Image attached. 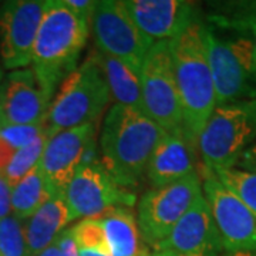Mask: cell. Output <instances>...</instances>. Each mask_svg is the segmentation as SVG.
Returning <instances> with one entry per match:
<instances>
[{"mask_svg":"<svg viewBox=\"0 0 256 256\" xmlns=\"http://www.w3.org/2000/svg\"><path fill=\"white\" fill-rule=\"evenodd\" d=\"M92 54L108 84L111 97L116 98L117 104L144 112L140 77L137 74L132 73L127 66H124L118 60L101 53L100 50Z\"/></svg>","mask_w":256,"mask_h":256,"instance_id":"ffe728a7","label":"cell"},{"mask_svg":"<svg viewBox=\"0 0 256 256\" xmlns=\"http://www.w3.org/2000/svg\"><path fill=\"white\" fill-rule=\"evenodd\" d=\"M204 38L215 87L216 107L240 101L244 97H248V100L255 98L256 88L250 84L255 77L239 62L229 40L220 38L206 26L204 28Z\"/></svg>","mask_w":256,"mask_h":256,"instance_id":"9a60e30c","label":"cell"},{"mask_svg":"<svg viewBox=\"0 0 256 256\" xmlns=\"http://www.w3.org/2000/svg\"><path fill=\"white\" fill-rule=\"evenodd\" d=\"M70 220L63 196H52L23 224L28 256H37L58 239Z\"/></svg>","mask_w":256,"mask_h":256,"instance_id":"ac0fdd59","label":"cell"},{"mask_svg":"<svg viewBox=\"0 0 256 256\" xmlns=\"http://www.w3.org/2000/svg\"><path fill=\"white\" fill-rule=\"evenodd\" d=\"M12 214V186L3 175H0V220Z\"/></svg>","mask_w":256,"mask_h":256,"instance_id":"f1b7e54d","label":"cell"},{"mask_svg":"<svg viewBox=\"0 0 256 256\" xmlns=\"http://www.w3.org/2000/svg\"><path fill=\"white\" fill-rule=\"evenodd\" d=\"M140 32L152 43L172 40L198 22L196 8L184 0H126Z\"/></svg>","mask_w":256,"mask_h":256,"instance_id":"2e32d148","label":"cell"},{"mask_svg":"<svg viewBox=\"0 0 256 256\" xmlns=\"http://www.w3.org/2000/svg\"><path fill=\"white\" fill-rule=\"evenodd\" d=\"M46 178L37 165L18 185L12 188V214L18 220H28L36 214L50 198Z\"/></svg>","mask_w":256,"mask_h":256,"instance_id":"44dd1931","label":"cell"},{"mask_svg":"<svg viewBox=\"0 0 256 256\" xmlns=\"http://www.w3.org/2000/svg\"><path fill=\"white\" fill-rule=\"evenodd\" d=\"M111 256H142L136 216L126 206H117L97 216Z\"/></svg>","mask_w":256,"mask_h":256,"instance_id":"d6986e66","label":"cell"},{"mask_svg":"<svg viewBox=\"0 0 256 256\" xmlns=\"http://www.w3.org/2000/svg\"><path fill=\"white\" fill-rule=\"evenodd\" d=\"M37 256H62L60 255V248H58V242L56 240L54 244H52L50 246L46 248L43 252H40Z\"/></svg>","mask_w":256,"mask_h":256,"instance_id":"d6a6232c","label":"cell"},{"mask_svg":"<svg viewBox=\"0 0 256 256\" xmlns=\"http://www.w3.org/2000/svg\"><path fill=\"white\" fill-rule=\"evenodd\" d=\"M44 10V0H13L0 8V56L6 68L18 70L32 64Z\"/></svg>","mask_w":256,"mask_h":256,"instance_id":"8fae6325","label":"cell"},{"mask_svg":"<svg viewBox=\"0 0 256 256\" xmlns=\"http://www.w3.org/2000/svg\"><path fill=\"white\" fill-rule=\"evenodd\" d=\"M246 32L252 34V40H254V57H255V77H256V10L250 14V18L248 20Z\"/></svg>","mask_w":256,"mask_h":256,"instance_id":"1f68e13d","label":"cell"},{"mask_svg":"<svg viewBox=\"0 0 256 256\" xmlns=\"http://www.w3.org/2000/svg\"><path fill=\"white\" fill-rule=\"evenodd\" d=\"M144 114L165 132L184 131L181 100L176 88L170 40L156 42L140 73Z\"/></svg>","mask_w":256,"mask_h":256,"instance_id":"8992f818","label":"cell"},{"mask_svg":"<svg viewBox=\"0 0 256 256\" xmlns=\"http://www.w3.org/2000/svg\"><path fill=\"white\" fill-rule=\"evenodd\" d=\"M53 97L32 67L13 70L0 82V126L46 122Z\"/></svg>","mask_w":256,"mask_h":256,"instance_id":"7c38bea8","label":"cell"},{"mask_svg":"<svg viewBox=\"0 0 256 256\" xmlns=\"http://www.w3.org/2000/svg\"><path fill=\"white\" fill-rule=\"evenodd\" d=\"M110 98L108 84L92 54L60 84L47 114L48 132L54 134L84 124H96Z\"/></svg>","mask_w":256,"mask_h":256,"instance_id":"277c9868","label":"cell"},{"mask_svg":"<svg viewBox=\"0 0 256 256\" xmlns=\"http://www.w3.org/2000/svg\"><path fill=\"white\" fill-rule=\"evenodd\" d=\"M47 131V124H28V126H0V137L16 151L28 146L38 136Z\"/></svg>","mask_w":256,"mask_h":256,"instance_id":"484cf974","label":"cell"},{"mask_svg":"<svg viewBox=\"0 0 256 256\" xmlns=\"http://www.w3.org/2000/svg\"><path fill=\"white\" fill-rule=\"evenodd\" d=\"M0 256H28L23 222L13 215L0 220Z\"/></svg>","mask_w":256,"mask_h":256,"instance_id":"cb8c5ba5","label":"cell"},{"mask_svg":"<svg viewBox=\"0 0 256 256\" xmlns=\"http://www.w3.org/2000/svg\"><path fill=\"white\" fill-rule=\"evenodd\" d=\"M16 150L13 146H10L3 138L0 137V175L6 171V168L9 166L12 158L14 156Z\"/></svg>","mask_w":256,"mask_h":256,"instance_id":"4dcf8cb0","label":"cell"},{"mask_svg":"<svg viewBox=\"0 0 256 256\" xmlns=\"http://www.w3.org/2000/svg\"><path fill=\"white\" fill-rule=\"evenodd\" d=\"M146 171L152 188L174 184L196 172L194 146L184 131L165 132L150 158Z\"/></svg>","mask_w":256,"mask_h":256,"instance_id":"e0dca14e","label":"cell"},{"mask_svg":"<svg viewBox=\"0 0 256 256\" xmlns=\"http://www.w3.org/2000/svg\"><path fill=\"white\" fill-rule=\"evenodd\" d=\"M0 82H2V72H0Z\"/></svg>","mask_w":256,"mask_h":256,"instance_id":"d590c367","label":"cell"},{"mask_svg":"<svg viewBox=\"0 0 256 256\" xmlns=\"http://www.w3.org/2000/svg\"><path fill=\"white\" fill-rule=\"evenodd\" d=\"M50 136L52 134L47 130L42 136H38L34 141H32L28 146H23L14 152V156L12 158L9 166L3 172V176L6 178V181L9 182L12 188L14 185H18L32 170H34L37 165L40 164L44 146H46L47 140Z\"/></svg>","mask_w":256,"mask_h":256,"instance_id":"7402d4cb","label":"cell"},{"mask_svg":"<svg viewBox=\"0 0 256 256\" xmlns=\"http://www.w3.org/2000/svg\"><path fill=\"white\" fill-rule=\"evenodd\" d=\"M72 229L77 248H98L110 252L98 218H86L72 226Z\"/></svg>","mask_w":256,"mask_h":256,"instance_id":"d4e9b609","label":"cell"},{"mask_svg":"<svg viewBox=\"0 0 256 256\" xmlns=\"http://www.w3.org/2000/svg\"><path fill=\"white\" fill-rule=\"evenodd\" d=\"M164 136L144 112L114 104L101 128V165L121 188L134 186Z\"/></svg>","mask_w":256,"mask_h":256,"instance_id":"6da1fadb","label":"cell"},{"mask_svg":"<svg viewBox=\"0 0 256 256\" xmlns=\"http://www.w3.org/2000/svg\"><path fill=\"white\" fill-rule=\"evenodd\" d=\"M142 256H176L171 252H165V250H154L151 254H142Z\"/></svg>","mask_w":256,"mask_h":256,"instance_id":"836d02e7","label":"cell"},{"mask_svg":"<svg viewBox=\"0 0 256 256\" xmlns=\"http://www.w3.org/2000/svg\"><path fill=\"white\" fill-rule=\"evenodd\" d=\"M204 28L198 20L170 40L175 82L182 107L184 132L194 146H198L200 134L216 108Z\"/></svg>","mask_w":256,"mask_h":256,"instance_id":"7a4b0ae2","label":"cell"},{"mask_svg":"<svg viewBox=\"0 0 256 256\" xmlns=\"http://www.w3.org/2000/svg\"><path fill=\"white\" fill-rule=\"evenodd\" d=\"M235 256H256V252L255 254H246V255H235Z\"/></svg>","mask_w":256,"mask_h":256,"instance_id":"e575fe53","label":"cell"},{"mask_svg":"<svg viewBox=\"0 0 256 256\" xmlns=\"http://www.w3.org/2000/svg\"><path fill=\"white\" fill-rule=\"evenodd\" d=\"M204 196L210 205L222 246L232 255L256 252V214L204 168Z\"/></svg>","mask_w":256,"mask_h":256,"instance_id":"9c48e42d","label":"cell"},{"mask_svg":"<svg viewBox=\"0 0 256 256\" xmlns=\"http://www.w3.org/2000/svg\"><path fill=\"white\" fill-rule=\"evenodd\" d=\"M256 141V98L216 107L198 138L204 168L210 172L234 168Z\"/></svg>","mask_w":256,"mask_h":256,"instance_id":"5b68a950","label":"cell"},{"mask_svg":"<svg viewBox=\"0 0 256 256\" xmlns=\"http://www.w3.org/2000/svg\"><path fill=\"white\" fill-rule=\"evenodd\" d=\"M58 248H60V255L62 256H78V248L74 239L73 229H64L57 239Z\"/></svg>","mask_w":256,"mask_h":256,"instance_id":"83f0119b","label":"cell"},{"mask_svg":"<svg viewBox=\"0 0 256 256\" xmlns=\"http://www.w3.org/2000/svg\"><path fill=\"white\" fill-rule=\"evenodd\" d=\"M92 26L101 53L121 62L140 77L146 53L154 43L140 32L124 2H97Z\"/></svg>","mask_w":256,"mask_h":256,"instance_id":"52a82bcc","label":"cell"},{"mask_svg":"<svg viewBox=\"0 0 256 256\" xmlns=\"http://www.w3.org/2000/svg\"><path fill=\"white\" fill-rule=\"evenodd\" d=\"M198 174L146 191L138 204V229L148 245L162 242L192 205L201 198Z\"/></svg>","mask_w":256,"mask_h":256,"instance_id":"ba28073f","label":"cell"},{"mask_svg":"<svg viewBox=\"0 0 256 256\" xmlns=\"http://www.w3.org/2000/svg\"><path fill=\"white\" fill-rule=\"evenodd\" d=\"M63 2L77 18L92 26V18L97 8V2L94 0H63Z\"/></svg>","mask_w":256,"mask_h":256,"instance_id":"4316f807","label":"cell"},{"mask_svg":"<svg viewBox=\"0 0 256 256\" xmlns=\"http://www.w3.org/2000/svg\"><path fill=\"white\" fill-rule=\"evenodd\" d=\"M234 168L256 172V141L248 148L242 156H239V160L236 161V164H235Z\"/></svg>","mask_w":256,"mask_h":256,"instance_id":"f546056e","label":"cell"},{"mask_svg":"<svg viewBox=\"0 0 256 256\" xmlns=\"http://www.w3.org/2000/svg\"><path fill=\"white\" fill-rule=\"evenodd\" d=\"M88 32L90 24L77 18L63 0H47L32 53V68L47 90L54 92L76 70Z\"/></svg>","mask_w":256,"mask_h":256,"instance_id":"3957f363","label":"cell"},{"mask_svg":"<svg viewBox=\"0 0 256 256\" xmlns=\"http://www.w3.org/2000/svg\"><path fill=\"white\" fill-rule=\"evenodd\" d=\"M70 212V220L97 218L104 212L136 202V195L121 188L108 171L100 164H82L74 174L63 194Z\"/></svg>","mask_w":256,"mask_h":256,"instance_id":"30bf717a","label":"cell"},{"mask_svg":"<svg viewBox=\"0 0 256 256\" xmlns=\"http://www.w3.org/2000/svg\"><path fill=\"white\" fill-rule=\"evenodd\" d=\"M94 137L96 124L63 130L48 137L38 166L53 196H63L67 185L82 164L86 151L94 144Z\"/></svg>","mask_w":256,"mask_h":256,"instance_id":"4fadbf2b","label":"cell"},{"mask_svg":"<svg viewBox=\"0 0 256 256\" xmlns=\"http://www.w3.org/2000/svg\"><path fill=\"white\" fill-rule=\"evenodd\" d=\"M222 185L256 214V172L228 168L214 172Z\"/></svg>","mask_w":256,"mask_h":256,"instance_id":"603a6c76","label":"cell"},{"mask_svg":"<svg viewBox=\"0 0 256 256\" xmlns=\"http://www.w3.org/2000/svg\"><path fill=\"white\" fill-rule=\"evenodd\" d=\"M222 240L210 205L202 195L175 225L170 235L154 246L176 256H220Z\"/></svg>","mask_w":256,"mask_h":256,"instance_id":"5bb4252c","label":"cell"}]
</instances>
